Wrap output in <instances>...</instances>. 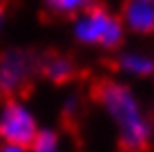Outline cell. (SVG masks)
<instances>
[{"label": "cell", "instance_id": "7", "mask_svg": "<svg viewBox=\"0 0 154 152\" xmlns=\"http://www.w3.org/2000/svg\"><path fill=\"white\" fill-rule=\"evenodd\" d=\"M74 72H76V65H74V60L67 58V56H63V54L49 56V58L42 63V76H45L47 81L56 83V85H60V83L69 81V78L74 76Z\"/></svg>", "mask_w": 154, "mask_h": 152}, {"label": "cell", "instance_id": "1", "mask_svg": "<svg viewBox=\"0 0 154 152\" xmlns=\"http://www.w3.org/2000/svg\"><path fill=\"white\" fill-rule=\"evenodd\" d=\"M96 101L114 123L121 148L141 152L152 143L154 123L145 112L141 98L123 81H103L96 87Z\"/></svg>", "mask_w": 154, "mask_h": 152}, {"label": "cell", "instance_id": "8", "mask_svg": "<svg viewBox=\"0 0 154 152\" xmlns=\"http://www.w3.org/2000/svg\"><path fill=\"white\" fill-rule=\"evenodd\" d=\"M29 152H60V134L54 128H40L29 145Z\"/></svg>", "mask_w": 154, "mask_h": 152}, {"label": "cell", "instance_id": "5", "mask_svg": "<svg viewBox=\"0 0 154 152\" xmlns=\"http://www.w3.org/2000/svg\"><path fill=\"white\" fill-rule=\"evenodd\" d=\"M121 20L136 36L154 34V0H125Z\"/></svg>", "mask_w": 154, "mask_h": 152}, {"label": "cell", "instance_id": "3", "mask_svg": "<svg viewBox=\"0 0 154 152\" xmlns=\"http://www.w3.org/2000/svg\"><path fill=\"white\" fill-rule=\"evenodd\" d=\"M38 130V119L25 101H18V98L5 101V105L0 107V141L2 143H16L29 148Z\"/></svg>", "mask_w": 154, "mask_h": 152}, {"label": "cell", "instance_id": "9", "mask_svg": "<svg viewBox=\"0 0 154 152\" xmlns=\"http://www.w3.org/2000/svg\"><path fill=\"white\" fill-rule=\"evenodd\" d=\"M47 9L51 14H60V16H76L85 11L87 7H92V0H42Z\"/></svg>", "mask_w": 154, "mask_h": 152}, {"label": "cell", "instance_id": "6", "mask_svg": "<svg viewBox=\"0 0 154 152\" xmlns=\"http://www.w3.org/2000/svg\"><path fill=\"white\" fill-rule=\"evenodd\" d=\"M119 70L123 72L125 76H132V78H150L154 74V58L145 51H123L116 60Z\"/></svg>", "mask_w": 154, "mask_h": 152}, {"label": "cell", "instance_id": "2", "mask_svg": "<svg viewBox=\"0 0 154 152\" xmlns=\"http://www.w3.org/2000/svg\"><path fill=\"white\" fill-rule=\"evenodd\" d=\"M125 25L121 16L105 7H87L85 11L74 16L72 36L76 43L85 47L100 49H119L125 40Z\"/></svg>", "mask_w": 154, "mask_h": 152}, {"label": "cell", "instance_id": "4", "mask_svg": "<svg viewBox=\"0 0 154 152\" xmlns=\"http://www.w3.org/2000/svg\"><path fill=\"white\" fill-rule=\"evenodd\" d=\"M36 70L34 56L27 49L9 47L0 54V94L14 96L27 87L31 74Z\"/></svg>", "mask_w": 154, "mask_h": 152}, {"label": "cell", "instance_id": "11", "mask_svg": "<svg viewBox=\"0 0 154 152\" xmlns=\"http://www.w3.org/2000/svg\"><path fill=\"white\" fill-rule=\"evenodd\" d=\"M78 110V98L76 96H67L65 98V112L67 114H74Z\"/></svg>", "mask_w": 154, "mask_h": 152}, {"label": "cell", "instance_id": "12", "mask_svg": "<svg viewBox=\"0 0 154 152\" xmlns=\"http://www.w3.org/2000/svg\"><path fill=\"white\" fill-rule=\"evenodd\" d=\"M5 23H7V11H5L2 2H0V34H2V29H5Z\"/></svg>", "mask_w": 154, "mask_h": 152}, {"label": "cell", "instance_id": "10", "mask_svg": "<svg viewBox=\"0 0 154 152\" xmlns=\"http://www.w3.org/2000/svg\"><path fill=\"white\" fill-rule=\"evenodd\" d=\"M0 152H29L27 145H16V143H2Z\"/></svg>", "mask_w": 154, "mask_h": 152}]
</instances>
